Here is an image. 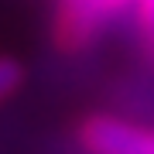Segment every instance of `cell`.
I'll return each mask as SVG.
<instances>
[{"label": "cell", "instance_id": "6da1fadb", "mask_svg": "<svg viewBox=\"0 0 154 154\" xmlns=\"http://www.w3.org/2000/svg\"><path fill=\"white\" fill-rule=\"evenodd\" d=\"M137 0H55L51 38L62 51H86Z\"/></svg>", "mask_w": 154, "mask_h": 154}, {"label": "cell", "instance_id": "3957f363", "mask_svg": "<svg viewBox=\"0 0 154 154\" xmlns=\"http://www.w3.org/2000/svg\"><path fill=\"white\" fill-rule=\"evenodd\" d=\"M134 21H137L140 55L154 69V0H137V4H134Z\"/></svg>", "mask_w": 154, "mask_h": 154}, {"label": "cell", "instance_id": "7a4b0ae2", "mask_svg": "<svg viewBox=\"0 0 154 154\" xmlns=\"http://www.w3.org/2000/svg\"><path fill=\"white\" fill-rule=\"evenodd\" d=\"M86 154H154V127L116 113H89L75 130Z\"/></svg>", "mask_w": 154, "mask_h": 154}, {"label": "cell", "instance_id": "277c9868", "mask_svg": "<svg viewBox=\"0 0 154 154\" xmlns=\"http://www.w3.org/2000/svg\"><path fill=\"white\" fill-rule=\"evenodd\" d=\"M24 62L14 58V55H0V106L11 99L17 89L24 86Z\"/></svg>", "mask_w": 154, "mask_h": 154}]
</instances>
